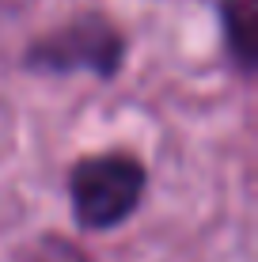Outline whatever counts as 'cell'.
<instances>
[{
  "label": "cell",
  "mask_w": 258,
  "mask_h": 262,
  "mask_svg": "<svg viewBox=\"0 0 258 262\" xmlns=\"http://www.w3.org/2000/svg\"><path fill=\"white\" fill-rule=\"evenodd\" d=\"M224 23H228V38L232 50L243 65H251L254 57V0H224Z\"/></svg>",
  "instance_id": "3"
},
{
  "label": "cell",
  "mask_w": 258,
  "mask_h": 262,
  "mask_svg": "<svg viewBox=\"0 0 258 262\" xmlns=\"http://www.w3.org/2000/svg\"><path fill=\"white\" fill-rule=\"evenodd\" d=\"M31 262H87V258L80 255L73 243H65V239H46Z\"/></svg>",
  "instance_id": "4"
},
{
  "label": "cell",
  "mask_w": 258,
  "mask_h": 262,
  "mask_svg": "<svg viewBox=\"0 0 258 262\" xmlns=\"http://www.w3.org/2000/svg\"><path fill=\"white\" fill-rule=\"evenodd\" d=\"M122 61V34L106 19H76L31 50V65L50 72H95L110 76Z\"/></svg>",
  "instance_id": "2"
},
{
  "label": "cell",
  "mask_w": 258,
  "mask_h": 262,
  "mask_svg": "<svg viewBox=\"0 0 258 262\" xmlns=\"http://www.w3.org/2000/svg\"><path fill=\"white\" fill-rule=\"evenodd\" d=\"M145 194V167L126 152H103V156L80 160L68 175V198L80 228H114L140 205Z\"/></svg>",
  "instance_id": "1"
}]
</instances>
